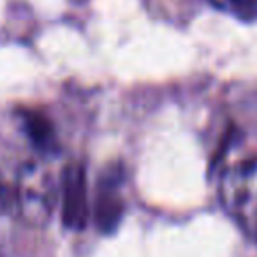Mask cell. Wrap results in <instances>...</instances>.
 I'll return each instance as SVG.
<instances>
[{
  "mask_svg": "<svg viewBox=\"0 0 257 257\" xmlns=\"http://www.w3.org/2000/svg\"><path fill=\"white\" fill-rule=\"evenodd\" d=\"M218 196L229 215L248 231L257 213V155L241 150L224 161Z\"/></svg>",
  "mask_w": 257,
  "mask_h": 257,
  "instance_id": "obj_1",
  "label": "cell"
},
{
  "mask_svg": "<svg viewBox=\"0 0 257 257\" xmlns=\"http://www.w3.org/2000/svg\"><path fill=\"white\" fill-rule=\"evenodd\" d=\"M60 189L46 166L29 162L22 168L15 185L16 210L32 225L48 224L57 206Z\"/></svg>",
  "mask_w": 257,
  "mask_h": 257,
  "instance_id": "obj_2",
  "label": "cell"
},
{
  "mask_svg": "<svg viewBox=\"0 0 257 257\" xmlns=\"http://www.w3.org/2000/svg\"><path fill=\"white\" fill-rule=\"evenodd\" d=\"M62 222L69 229H81L88 220V192H86L85 168L72 162L65 168L60 180Z\"/></svg>",
  "mask_w": 257,
  "mask_h": 257,
  "instance_id": "obj_3",
  "label": "cell"
},
{
  "mask_svg": "<svg viewBox=\"0 0 257 257\" xmlns=\"http://www.w3.org/2000/svg\"><path fill=\"white\" fill-rule=\"evenodd\" d=\"M95 217L99 227L104 229V231L113 229L118 224V220H120L121 201L116 189L113 187V183H109V185L104 183L102 189L99 187V196H97V204H95Z\"/></svg>",
  "mask_w": 257,
  "mask_h": 257,
  "instance_id": "obj_4",
  "label": "cell"
},
{
  "mask_svg": "<svg viewBox=\"0 0 257 257\" xmlns=\"http://www.w3.org/2000/svg\"><path fill=\"white\" fill-rule=\"evenodd\" d=\"M25 128L34 143L43 148V150H50V148L55 147L53 127H51L46 118L39 116V114H27Z\"/></svg>",
  "mask_w": 257,
  "mask_h": 257,
  "instance_id": "obj_5",
  "label": "cell"
},
{
  "mask_svg": "<svg viewBox=\"0 0 257 257\" xmlns=\"http://www.w3.org/2000/svg\"><path fill=\"white\" fill-rule=\"evenodd\" d=\"M211 4L243 22L257 20V0H211Z\"/></svg>",
  "mask_w": 257,
  "mask_h": 257,
  "instance_id": "obj_6",
  "label": "cell"
},
{
  "mask_svg": "<svg viewBox=\"0 0 257 257\" xmlns=\"http://www.w3.org/2000/svg\"><path fill=\"white\" fill-rule=\"evenodd\" d=\"M16 208V199H15V187H9L6 183V180L0 175V213Z\"/></svg>",
  "mask_w": 257,
  "mask_h": 257,
  "instance_id": "obj_7",
  "label": "cell"
},
{
  "mask_svg": "<svg viewBox=\"0 0 257 257\" xmlns=\"http://www.w3.org/2000/svg\"><path fill=\"white\" fill-rule=\"evenodd\" d=\"M248 232L250 236L253 238V241L257 243V213H255V217H253V220H252V224H250V227H248Z\"/></svg>",
  "mask_w": 257,
  "mask_h": 257,
  "instance_id": "obj_8",
  "label": "cell"
}]
</instances>
